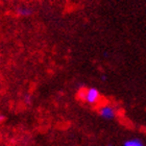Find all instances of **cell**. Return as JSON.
<instances>
[{
  "mask_svg": "<svg viewBox=\"0 0 146 146\" xmlns=\"http://www.w3.org/2000/svg\"><path fill=\"white\" fill-rule=\"evenodd\" d=\"M123 146H145L143 141L138 139V138H133V139H128L123 143Z\"/></svg>",
  "mask_w": 146,
  "mask_h": 146,
  "instance_id": "obj_4",
  "label": "cell"
},
{
  "mask_svg": "<svg viewBox=\"0 0 146 146\" xmlns=\"http://www.w3.org/2000/svg\"><path fill=\"white\" fill-rule=\"evenodd\" d=\"M108 146H112V145H111V144H110V145H108Z\"/></svg>",
  "mask_w": 146,
  "mask_h": 146,
  "instance_id": "obj_8",
  "label": "cell"
},
{
  "mask_svg": "<svg viewBox=\"0 0 146 146\" xmlns=\"http://www.w3.org/2000/svg\"><path fill=\"white\" fill-rule=\"evenodd\" d=\"M4 120H5V116L2 115V114H0V123H1V122H3Z\"/></svg>",
  "mask_w": 146,
  "mask_h": 146,
  "instance_id": "obj_6",
  "label": "cell"
},
{
  "mask_svg": "<svg viewBox=\"0 0 146 146\" xmlns=\"http://www.w3.org/2000/svg\"><path fill=\"white\" fill-rule=\"evenodd\" d=\"M16 12L21 17H31L34 14V9L27 5H20L16 9Z\"/></svg>",
  "mask_w": 146,
  "mask_h": 146,
  "instance_id": "obj_3",
  "label": "cell"
},
{
  "mask_svg": "<svg viewBox=\"0 0 146 146\" xmlns=\"http://www.w3.org/2000/svg\"><path fill=\"white\" fill-rule=\"evenodd\" d=\"M31 102V97L29 96H26V104H29Z\"/></svg>",
  "mask_w": 146,
  "mask_h": 146,
  "instance_id": "obj_7",
  "label": "cell"
},
{
  "mask_svg": "<svg viewBox=\"0 0 146 146\" xmlns=\"http://www.w3.org/2000/svg\"><path fill=\"white\" fill-rule=\"evenodd\" d=\"M100 79L102 80V82H106V80L108 79L107 75H106V74H101V75H100Z\"/></svg>",
  "mask_w": 146,
  "mask_h": 146,
  "instance_id": "obj_5",
  "label": "cell"
},
{
  "mask_svg": "<svg viewBox=\"0 0 146 146\" xmlns=\"http://www.w3.org/2000/svg\"><path fill=\"white\" fill-rule=\"evenodd\" d=\"M98 114L101 118L106 119V120H113L116 117V110L115 108L110 104H104L99 108Z\"/></svg>",
  "mask_w": 146,
  "mask_h": 146,
  "instance_id": "obj_2",
  "label": "cell"
},
{
  "mask_svg": "<svg viewBox=\"0 0 146 146\" xmlns=\"http://www.w3.org/2000/svg\"><path fill=\"white\" fill-rule=\"evenodd\" d=\"M100 98V92L97 88H89L82 93V99L88 104H96Z\"/></svg>",
  "mask_w": 146,
  "mask_h": 146,
  "instance_id": "obj_1",
  "label": "cell"
}]
</instances>
